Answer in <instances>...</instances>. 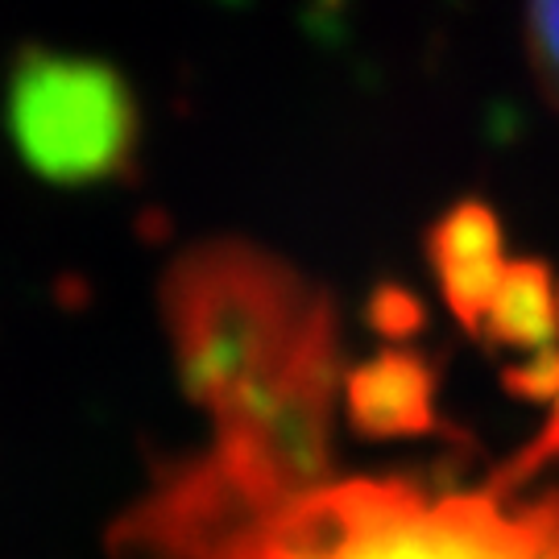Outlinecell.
I'll list each match as a JSON object with an SVG mask.
<instances>
[{"label": "cell", "mask_w": 559, "mask_h": 559, "mask_svg": "<svg viewBox=\"0 0 559 559\" xmlns=\"http://www.w3.org/2000/svg\"><path fill=\"white\" fill-rule=\"evenodd\" d=\"M112 543L138 559H559V489L332 473L295 485L212 443L175 464Z\"/></svg>", "instance_id": "6da1fadb"}, {"label": "cell", "mask_w": 559, "mask_h": 559, "mask_svg": "<svg viewBox=\"0 0 559 559\" xmlns=\"http://www.w3.org/2000/svg\"><path fill=\"white\" fill-rule=\"evenodd\" d=\"M158 299L179 385L212 415V443L295 485L323 477L344 353L320 286L253 240L216 237L170 261Z\"/></svg>", "instance_id": "7a4b0ae2"}, {"label": "cell", "mask_w": 559, "mask_h": 559, "mask_svg": "<svg viewBox=\"0 0 559 559\" xmlns=\"http://www.w3.org/2000/svg\"><path fill=\"white\" fill-rule=\"evenodd\" d=\"M4 124L17 158L55 187L129 179L145 141V112L117 62L50 46L13 59Z\"/></svg>", "instance_id": "3957f363"}, {"label": "cell", "mask_w": 559, "mask_h": 559, "mask_svg": "<svg viewBox=\"0 0 559 559\" xmlns=\"http://www.w3.org/2000/svg\"><path fill=\"white\" fill-rule=\"evenodd\" d=\"M506 233L498 212L485 200H460L427 233V265L440 286L448 311L464 332L480 336L485 316L498 299L501 278L510 270Z\"/></svg>", "instance_id": "277c9868"}, {"label": "cell", "mask_w": 559, "mask_h": 559, "mask_svg": "<svg viewBox=\"0 0 559 559\" xmlns=\"http://www.w3.org/2000/svg\"><path fill=\"white\" fill-rule=\"evenodd\" d=\"M436 369L415 348H385L344 373V415L373 440L427 436L436 427Z\"/></svg>", "instance_id": "5b68a950"}, {"label": "cell", "mask_w": 559, "mask_h": 559, "mask_svg": "<svg viewBox=\"0 0 559 559\" xmlns=\"http://www.w3.org/2000/svg\"><path fill=\"white\" fill-rule=\"evenodd\" d=\"M480 336L519 357H535L559 344V278L539 258H514Z\"/></svg>", "instance_id": "8992f818"}, {"label": "cell", "mask_w": 559, "mask_h": 559, "mask_svg": "<svg viewBox=\"0 0 559 559\" xmlns=\"http://www.w3.org/2000/svg\"><path fill=\"white\" fill-rule=\"evenodd\" d=\"M526 55L539 92L559 112V0H526Z\"/></svg>", "instance_id": "52a82bcc"}, {"label": "cell", "mask_w": 559, "mask_h": 559, "mask_svg": "<svg viewBox=\"0 0 559 559\" xmlns=\"http://www.w3.org/2000/svg\"><path fill=\"white\" fill-rule=\"evenodd\" d=\"M373 316L381 320V332L406 336V332L419 328V320H415V316H419V302L411 299V295H402V290H381L378 299H373Z\"/></svg>", "instance_id": "ba28073f"}]
</instances>
